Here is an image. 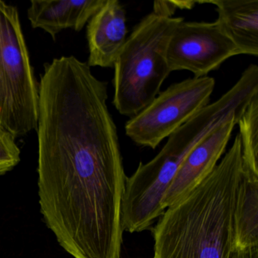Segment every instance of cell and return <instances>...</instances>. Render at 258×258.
<instances>
[{
    "label": "cell",
    "mask_w": 258,
    "mask_h": 258,
    "mask_svg": "<svg viewBox=\"0 0 258 258\" xmlns=\"http://www.w3.org/2000/svg\"><path fill=\"white\" fill-rule=\"evenodd\" d=\"M241 173L238 134L214 170L161 214L154 228L152 258H231Z\"/></svg>",
    "instance_id": "obj_1"
},
{
    "label": "cell",
    "mask_w": 258,
    "mask_h": 258,
    "mask_svg": "<svg viewBox=\"0 0 258 258\" xmlns=\"http://www.w3.org/2000/svg\"><path fill=\"white\" fill-rule=\"evenodd\" d=\"M238 108L235 98L225 93L173 133L153 159L140 163L134 174L126 176L121 207L123 231L146 230L161 217L165 211L164 195L187 155Z\"/></svg>",
    "instance_id": "obj_2"
},
{
    "label": "cell",
    "mask_w": 258,
    "mask_h": 258,
    "mask_svg": "<svg viewBox=\"0 0 258 258\" xmlns=\"http://www.w3.org/2000/svg\"><path fill=\"white\" fill-rule=\"evenodd\" d=\"M183 18L152 13L136 25L114 63L113 104L122 115L134 117L160 93L171 72L169 40Z\"/></svg>",
    "instance_id": "obj_3"
},
{
    "label": "cell",
    "mask_w": 258,
    "mask_h": 258,
    "mask_svg": "<svg viewBox=\"0 0 258 258\" xmlns=\"http://www.w3.org/2000/svg\"><path fill=\"white\" fill-rule=\"evenodd\" d=\"M39 98L18 9L0 1V124L16 138L37 130Z\"/></svg>",
    "instance_id": "obj_4"
},
{
    "label": "cell",
    "mask_w": 258,
    "mask_h": 258,
    "mask_svg": "<svg viewBox=\"0 0 258 258\" xmlns=\"http://www.w3.org/2000/svg\"><path fill=\"white\" fill-rule=\"evenodd\" d=\"M214 87L215 80L208 76L172 84L131 117L125 125L126 136L140 146L155 149L209 105Z\"/></svg>",
    "instance_id": "obj_5"
},
{
    "label": "cell",
    "mask_w": 258,
    "mask_h": 258,
    "mask_svg": "<svg viewBox=\"0 0 258 258\" xmlns=\"http://www.w3.org/2000/svg\"><path fill=\"white\" fill-rule=\"evenodd\" d=\"M238 55L239 51L216 22L182 21L172 34L167 49L170 72L189 71L194 78L206 77Z\"/></svg>",
    "instance_id": "obj_6"
},
{
    "label": "cell",
    "mask_w": 258,
    "mask_h": 258,
    "mask_svg": "<svg viewBox=\"0 0 258 258\" xmlns=\"http://www.w3.org/2000/svg\"><path fill=\"white\" fill-rule=\"evenodd\" d=\"M241 117L240 114L231 116L193 148L164 195V209L186 196L214 170Z\"/></svg>",
    "instance_id": "obj_7"
},
{
    "label": "cell",
    "mask_w": 258,
    "mask_h": 258,
    "mask_svg": "<svg viewBox=\"0 0 258 258\" xmlns=\"http://www.w3.org/2000/svg\"><path fill=\"white\" fill-rule=\"evenodd\" d=\"M126 12L117 0H105L87 25L90 67L112 68L127 39Z\"/></svg>",
    "instance_id": "obj_8"
},
{
    "label": "cell",
    "mask_w": 258,
    "mask_h": 258,
    "mask_svg": "<svg viewBox=\"0 0 258 258\" xmlns=\"http://www.w3.org/2000/svg\"><path fill=\"white\" fill-rule=\"evenodd\" d=\"M105 0H32L28 17L33 28H40L55 40L66 29L81 31Z\"/></svg>",
    "instance_id": "obj_9"
},
{
    "label": "cell",
    "mask_w": 258,
    "mask_h": 258,
    "mask_svg": "<svg viewBox=\"0 0 258 258\" xmlns=\"http://www.w3.org/2000/svg\"><path fill=\"white\" fill-rule=\"evenodd\" d=\"M217 7L219 28L232 40L240 55H258V0L196 1Z\"/></svg>",
    "instance_id": "obj_10"
},
{
    "label": "cell",
    "mask_w": 258,
    "mask_h": 258,
    "mask_svg": "<svg viewBox=\"0 0 258 258\" xmlns=\"http://www.w3.org/2000/svg\"><path fill=\"white\" fill-rule=\"evenodd\" d=\"M258 246V176L242 171L234 214V250Z\"/></svg>",
    "instance_id": "obj_11"
},
{
    "label": "cell",
    "mask_w": 258,
    "mask_h": 258,
    "mask_svg": "<svg viewBox=\"0 0 258 258\" xmlns=\"http://www.w3.org/2000/svg\"><path fill=\"white\" fill-rule=\"evenodd\" d=\"M242 171L258 176V95L247 105L238 120Z\"/></svg>",
    "instance_id": "obj_12"
},
{
    "label": "cell",
    "mask_w": 258,
    "mask_h": 258,
    "mask_svg": "<svg viewBox=\"0 0 258 258\" xmlns=\"http://www.w3.org/2000/svg\"><path fill=\"white\" fill-rule=\"evenodd\" d=\"M16 137L0 124V176L13 170L21 161Z\"/></svg>",
    "instance_id": "obj_13"
},
{
    "label": "cell",
    "mask_w": 258,
    "mask_h": 258,
    "mask_svg": "<svg viewBox=\"0 0 258 258\" xmlns=\"http://www.w3.org/2000/svg\"><path fill=\"white\" fill-rule=\"evenodd\" d=\"M196 1H156L154 3L153 13L164 17H172L176 9H191Z\"/></svg>",
    "instance_id": "obj_14"
},
{
    "label": "cell",
    "mask_w": 258,
    "mask_h": 258,
    "mask_svg": "<svg viewBox=\"0 0 258 258\" xmlns=\"http://www.w3.org/2000/svg\"><path fill=\"white\" fill-rule=\"evenodd\" d=\"M231 258H258V246L234 250Z\"/></svg>",
    "instance_id": "obj_15"
}]
</instances>
